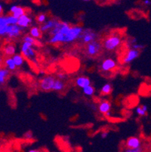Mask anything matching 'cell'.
Wrapping results in <instances>:
<instances>
[{
  "label": "cell",
  "mask_w": 151,
  "mask_h": 152,
  "mask_svg": "<svg viewBox=\"0 0 151 152\" xmlns=\"http://www.w3.org/2000/svg\"><path fill=\"white\" fill-rule=\"evenodd\" d=\"M28 152H42V151L39 150H34V149H32V150L29 151Z\"/></svg>",
  "instance_id": "obj_37"
},
{
  "label": "cell",
  "mask_w": 151,
  "mask_h": 152,
  "mask_svg": "<svg viewBox=\"0 0 151 152\" xmlns=\"http://www.w3.org/2000/svg\"><path fill=\"white\" fill-rule=\"evenodd\" d=\"M147 106L146 104H144V105L141 106H138L136 108V113L138 114L139 116H141V117H144L147 114Z\"/></svg>",
  "instance_id": "obj_24"
},
{
  "label": "cell",
  "mask_w": 151,
  "mask_h": 152,
  "mask_svg": "<svg viewBox=\"0 0 151 152\" xmlns=\"http://www.w3.org/2000/svg\"><path fill=\"white\" fill-rule=\"evenodd\" d=\"M5 65L8 67V70H15L16 69V65H15V63L14 61L13 58H8L5 60Z\"/></svg>",
  "instance_id": "obj_25"
},
{
  "label": "cell",
  "mask_w": 151,
  "mask_h": 152,
  "mask_svg": "<svg viewBox=\"0 0 151 152\" xmlns=\"http://www.w3.org/2000/svg\"><path fill=\"white\" fill-rule=\"evenodd\" d=\"M102 45L98 41H93L87 44L86 45V53L89 56H95L98 55L101 51Z\"/></svg>",
  "instance_id": "obj_3"
},
{
  "label": "cell",
  "mask_w": 151,
  "mask_h": 152,
  "mask_svg": "<svg viewBox=\"0 0 151 152\" xmlns=\"http://www.w3.org/2000/svg\"><path fill=\"white\" fill-rule=\"evenodd\" d=\"M4 53L8 56H12L16 55V48L13 44H8L5 45L3 49Z\"/></svg>",
  "instance_id": "obj_17"
},
{
  "label": "cell",
  "mask_w": 151,
  "mask_h": 152,
  "mask_svg": "<svg viewBox=\"0 0 151 152\" xmlns=\"http://www.w3.org/2000/svg\"><path fill=\"white\" fill-rule=\"evenodd\" d=\"M59 23L60 22L57 20H49L40 27V30L41 32H46L47 30H53L59 24Z\"/></svg>",
  "instance_id": "obj_12"
},
{
  "label": "cell",
  "mask_w": 151,
  "mask_h": 152,
  "mask_svg": "<svg viewBox=\"0 0 151 152\" xmlns=\"http://www.w3.org/2000/svg\"><path fill=\"white\" fill-rule=\"evenodd\" d=\"M47 16L45 14H39L37 17V20L39 23H45V22L46 21Z\"/></svg>",
  "instance_id": "obj_30"
},
{
  "label": "cell",
  "mask_w": 151,
  "mask_h": 152,
  "mask_svg": "<svg viewBox=\"0 0 151 152\" xmlns=\"http://www.w3.org/2000/svg\"><path fill=\"white\" fill-rule=\"evenodd\" d=\"M63 39H64V35L61 34H58L56 35L52 36L49 39V43L55 44L58 42H63Z\"/></svg>",
  "instance_id": "obj_18"
},
{
  "label": "cell",
  "mask_w": 151,
  "mask_h": 152,
  "mask_svg": "<svg viewBox=\"0 0 151 152\" xmlns=\"http://www.w3.org/2000/svg\"><path fill=\"white\" fill-rule=\"evenodd\" d=\"M139 50H136V49H130L129 50L127 51L125 55H124L123 62H124L125 64H130L131 62H132L133 61L135 60V59L139 56Z\"/></svg>",
  "instance_id": "obj_7"
},
{
  "label": "cell",
  "mask_w": 151,
  "mask_h": 152,
  "mask_svg": "<svg viewBox=\"0 0 151 152\" xmlns=\"http://www.w3.org/2000/svg\"><path fill=\"white\" fill-rule=\"evenodd\" d=\"M70 27H70L68 23H66V22H60L59 24L55 28L51 30V34L53 36L58 34H61L65 35L70 30Z\"/></svg>",
  "instance_id": "obj_5"
},
{
  "label": "cell",
  "mask_w": 151,
  "mask_h": 152,
  "mask_svg": "<svg viewBox=\"0 0 151 152\" xmlns=\"http://www.w3.org/2000/svg\"><path fill=\"white\" fill-rule=\"evenodd\" d=\"M82 92L85 95H88V96H92V95H94V94H95V88L91 85V86H88L87 87H85V88H83Z\"/></svg>",
  "instance_id": "obj_26"
},
{
  "label": "cell",
  "mask_w": 151,
  "mask_h": 152,
  "mask_svg": "<svg viewBox=\"0 0 151 152\" xmlns=\"http://www.w3.org/2000/svg\"><path fill=\"white\" fill-rule=\"evenodd\" d=\"M9 12L12 13V16L18 19L21 16L25 15V10L22 7L18 6V5H12L10 8Z\"/></svg>",
  "instance_id": "obj_11"
},
{
  "label": "cell",
  "mask_w": 151,
  "mask_h": 152,
  "mask_svg": "<svg viewBox=\"0 0 151 152\" xmlns=\"http://www.w3.org/2000/svg\"><path fill=\"white\" fill-rule=\"evenodd\" d=\"M97 35L95 32L91 31L90 30H85L83 31L80 39L82 40L83 43L88 44L90 42H93V41H95Z\"/></svg>",
  "instance_id": "obj_6"
},
{
  "label": "cell",
  "mask_w": 151,
  "mask_h": 152,
  "mask_svg": "<svg viewBox=\"0 0 151 152\" xmlns=\"http://www.w3.org/2000/svg\"><path fill=\"white\" fill-rule=\"evenodd\" d=\"M116 67V62L113 58H107L101 63V69L103 71L107 72L113 70Z\"/></svg>",
  "instance_id": "obj_8"
},
{
  "label": "cell",
  "mask_w": 151,
  "mask_h": 152,
  "mask_svg": "<svg viewBox=\"0 0 151 152\" xmlns=\"http://www.w3.org/2000/svg\"><path fill=\"white\" fill-rule=\"evenodd\" d=\"M83 28L79 26H74L70 27L67 34L64 35L63 42H72L73 41L79 39L83 33Z\"/></svg>",
  "instance_id": "obj_2"
},
{
  "label": "cell",
  "mask_w": 151,
  "mask_h": 152,
  "mask_svg": "<svg viewBox=\"0 0 151 152\" xmlns=\"http://www.w3.org/2000/svg\"><path fill=\"white\" fill-rule=\"evenodd\" d=\"M122 42V39L120 34H112L107 37L104 41V47L107 51H113L117 49Z\"/></svg>",
  "instance_id": "obj_1"
},
{
  "label": "cell",
  "mask_w": 151,
  "mask_h": 152,
  "mask_svg": "<svg viewBox=\"0 0 151 152\" xmlns=\"http://www.w3.org/2000/svg\"><path fill=\"white\" fill-rule=\"evenodd\" d=\"M76 85L83 89L85 87L91 86V80L87 77H80L76 80Z\"/></svg>",
  "instance_id": "obj_13"
},
{
  "label": "cell",
  "mask_w": 151,
  "mask_h": 152,
  "mask_svg": "<svg viewBox=\"0 0 151 152\" xmlns=\"http://www.w3.org/2000/svg\"><path fill=\"white\" fill-rule=\"evenodd\" d=\"M108 135H109V132H108L107 131H103V132L101 133V136L102 139H106L108 136Z\"/></svg>",
  "instance_id": "obj_34"
},
{
  "label": "cell",
  "mask_w": 151,
  "mask_h": 152,
  "mask_svg": "<svg viewBox=\"0 0 151 152\" xmlns=\"http://www.w3.org/2000/svg\"><path fill=\"white\" fill-rule=\"evenodd\" d=\"M30 35L33 38H39L41 37V30L38 27H33L30 30Z\"/></svg>",
  "instance_id": "obj_22"
},
{
  "label": "cell",
  "mask_w": 151,
  "mask_h": 152,
  "mask_svg": "<svg viewBox=\"0 0 151 152\" xmlns=\"http://www.w3.org/2000/svg\"><path fill=\"white\" fill-rule=\"evenodd\" d=\"M123 152H143V148H142V147L138 148H135V149L127 148L126 150L123 151Z\"/></svg>",
  "instance_id": "obj_31"
},
{
  "label": "cell",
  "mask_w": 151,
  "mask_h": 152,
  "mask_svg": "<svg viewBox=\"0 0 151 152\" xmlns=\"http://www.w3.org/2000/svg\"><path fill=\"white\" fill-rule=\"evenodd\" d=\"M23 42H28V43L32 44L33 45L36 43L35 39L33 38L31 36H25V37H23Z\"/></svg>",
  "instance_id": "obj_29"
},
{
  "label": "cell",
  "mask_w": 151,
  "mask_h": 152,
  "mask_svg": "<svg viewBox=\"0 0 151 152\" xmlns=\"http://www.w3.org/2000/svg\"><path fill=\"white\" fill-rule=\"evenodd\" d=\"M5 18L8 25H10V26L17 25V24H18V19L15 18L14 16H12V15L5 16Z\"/></svg>",
  "instance_id": "obj_23"
},
{
  "label": "cell",
  "mask_w": 151,
  "mask_h": 152,
  "mask_svg": "<svg viewBox=\"0 0 151 152\" xmlns=\"http://www.w3.org/2000/svg\"><path fill=\"white\" fill-rule=\"evenodd\" d=\"M2 12H3V7H2V5L0 3V15H2Z\"/></svg>",
  "instance_id": "obj_36"
},
{
  "label": "cell",
  "mask_w": 151,
  "mask_h": 152,
  "mask_svg": "<svg viewBox=\"0 0 151 152\" xmlns=\"http://www.w3.org/2000/svg\"><path fill=\"white\" fill-rule=\"evenodd\" d=\"M12 58H13L14 61H15L16 67H20L24 63V58L20 54H16V55H15L12 57Z\"/></svg>",
  "instance_id": "obj_19"
},
{
  "label": "cell",
  "mask_w": 151,
  "mask_h": 152,
  "mask_svg": "<svg viewBox=\"0 0 151 152\" xmlns=\"http://www.w3.org/2000/svg\"><path fill=\"white\" fill-rule=\"evenodd\" d=\"M111 109V104L108 101H102L98 105V110L101 114H106L107 112L110 111Z\"/></svg>",
  "instance_id": "obj_15"
},
{
  "label": "cell",
  "mask_w": 151,
  "mask_h": 152,
  "mask_svg": "<svg viewBox=\"0 0 151 152\" xmlns=\"http://www.w3.org/2000/svg\"><path fill=\"white\" fill-rule=\"evenodd\" d=\"M57 77H58V80H62L63 79L66 78V76L64 73H58V75H57Z\"/></svg>",
  "instance_id": "obj_33"
},
{
  "label": "cell",
  "mask_w": 151,
  "mask_h": 152,
  "mask_svg": "<svg viewBox=\"0 0 151 152\" xmlns=\"http://www.w3.org/2000/svg\"><path fill=\"white\" fill-rule=\"evenodd\" d=\"M143 3L145 5H150L151 1H150V0H144L143 2Z\"/></svg>",
  "instance_id": "obj_35"
},
{
  "label": "cell",
  "mask_w": 151,
  "mask_h": 152,
  "mask_svg": "<svg viewBox=\"0 0 151 152\" xmlns=\"http://www.w3.org/2000/svg\"><path fill=\"white\" fill-rule=\"evenodd\" d=\"M12 26L10 25H7L5 26V27H2L0 28V36H5L7 35L10 33L11 30H12Z\"/></svg>",
  "instance_id": "obj_28"
},
{
  "label": "cell",
  "mask_w": 151,
  "mask_h": 152,
  "mask_svg": "<svg viewBox=\"0 0 151 152\" xmlns=\"http://www.w3.org/2000/svg\"><path fill=\"white\" fill-rule=\"evenodd\" d=\"M65 86L64 83L61 80H58V79H55V83H54L53 88H52V90L54 91H61L63 90V88Z\"/></svg>",
  "instance_id": "obj_20"
},
{
  "label": "cell",
  "mask_w": 151,
  "mask_h": 152,
  "mask_svg": "<svg viewBox=\"0 0 151 152\" xmlns=\"http://www.w3.org/2000/svg\"><path fill=\"white\" fill-rule=\"evenodd\" d=\"M125 145H126L127 148H138L141 147V142L139 138L132 136V137H130L127 139L126 142H125Z\"/></svg>",
  "instance_id": "obj_9"
},
{
  "label": "cell",
  "mask_w": 151,
  "mask_h": 152,
  "mask_svg": "<svg viewBox=\"0 0 151 152\" xmlns=\"http://www.w3.org/2000/svg\"><path fill=\"white\" fill-rule=\"evenodd\" d=\"M105 115L107 116V117H111V112L110 111H109V112H107V113L106 114H105Z\"/></svg>",
  "instance_id": "obj_38"
},
{
  "label": "cell",
  "mask_w": 151,
  "mask_h": 152,
  "mask_svg": "<svg viewBox=\"0 0 151 152\" xmlns=\"http://www.w3.org/2000/svg\"><path fill=\"white\" fill-rule=\"evenodd\" d=\"M22 30H23V28L19 27L18 24L17 25H13L10 33L8 34V37L9 38H16V37H19L20 35V33H21Z\"/></svg>",
  "instance_id": "obj_16"
},
{
  "label": "cell",
  "mask_w": 151,
  "mask_h": 152,
  "mask_svg": "<svg viewBox=\"0 0 151 152\" xmlns=\"http://www.w3.org/2000/svg\"><path fill=\"white\" fill-rule=\"evenodd\" d=\"M144 45L142 44H138V43H135V44H132L131 45V49H136V50H139L141 49H143Z\"/></svg>",
  "instance_id": "obj_32"
},
{
  "label": "cell",
  "mask_w": 151,
  "mask_h": 152,
  "mask_svg": "<svg viewBox=\"0 0 151 152\" xmlns=\"http://www.w3.org/2000/svg\"><path fill=\"white\" fill-rule=\"evenodd\" d=\"M32 23V19L29 17L28 15L25 14L24 15L21 16L18 18V25L22 28H27L30 26V23Z\"/></svg>",
  "instance_id": "obj_14"
},
{
  "label": "cell",
  "mask_w": 151,
  "mask_h": 152,
  "mask_svg": "<svg viewBox=\"0 0 151 152\" xmlns=\"http://www.w3.org/2000/svg\"><path fill=\"white\" fill-rule=\"evenodd\" d=\"M23 58H26L27 60L30 61L32 62H36V55L35 50L33 49V47H30L26 50L21 52Z\"/></svg>",
  "instance_id": "obj_10"
},
{
  "label": "cell",
  "mask_w": 151,
  "mask_h": 152,
  "mask_svg": "<svg viewBox=\"0 0 151 152\" xmlns=\"http://www.w3.org/2000/svg\"><path fill=\"white\" fill-rule=\"evenodd\" d=\"M112 90H113V88H112V85L110 83H106L105 85H104L101 88V93L103 95H109V94L111 93Z\"/></svg>",
  "instance_id": "obj_27"
},
{
  "label": "cell",
  "mask_w": 151,
  "mask_h": 152,
  "mask_svg": "<svg viewBox=\"0 0 151 152\" xmlns=\"http://www.w3.org/2000/svg\"><path fill=\"white\" fill-rule=\"evenodd\" d=\"M55 79L52 76H46L40 82V89L42 91L52 90Z\"/></svg>",
  "instance_id": "obj_4"
},
{
  "label": "cell",
  "mask_w": 151,
  "mask_h": 152,
  "mask_svg": "<svg viewBox=\"0 0 151 152\" xmlns=\"http://www.w3.org/2000/svg\"><path fill=\"white\" fill-rule=\"evenodd\" d=\"M8 75H9V70L6 68L0 69V84H3L5 82V80Z\"/></svg>",
  "instance_id": "obj_21"
}]
</instances>
